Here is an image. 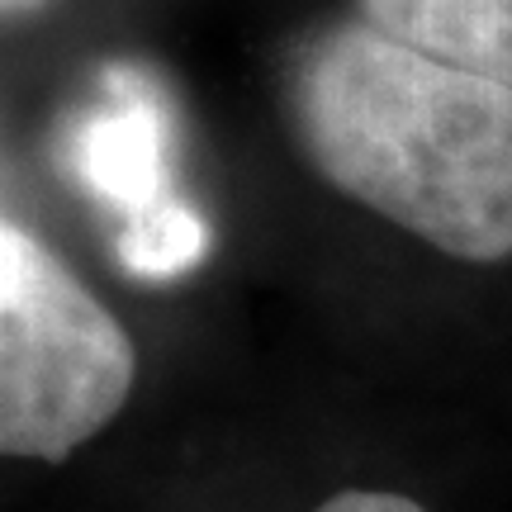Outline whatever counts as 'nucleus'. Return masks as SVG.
<instances>
[{"instance_id": "obj_2", "label": "nucleus", "mask_w": 512, "mask_h": 512, "mask_svg": "<svg viewBox=\"0 0 512 512\" xmlns=\"http://www.w3.org/2000/svg\"><path fill=\"white\" fill-rule=\"evenodd\" d=\"M138 356L34 233L0 219V456L62 460L133 394Z\"/></svg>"}, {"instance_id": "obj_6", "label": "nucleus", "mask_w": 512, "mask_h": 512, "mask_svg": "<svg viewBox=\"0 0 512 512\" xmlns=\"http://www.w3.org/2000/svg\"><path fill=\"white\" fill-rule=\"evenodd\" d=\"M318 512H427V508H418L413 498H403V494H337V498H328Z\"/></svg>"}, {"instance_id": "obj_4", "label": "nucleus", "mask_w": 512, "mask_h": 512, "mask_svg": "<svg viewBox=\"0 0 512 512\" xmlns=\"http://www.w3.org/2000/svg\"><path fill=\"white\" fill-rule=\"evenodd\" d=\"M370 29L512 86V0H356Z\"/></svg>"}, {"instance_id": "obj_1", "label": "nucleus", "mask_w": 512, "mask_h": 512, "mask_svg": "<svg viewBox=\"0 0 512 512\" xmlns=\"http://www.w3.org/2000/svg\"><path fill=\"white\" fill-rule=\"evenodd\" d=\"M290 124L342 195L460 261L512 256V86L361 24L294 53Z\"/></svg>"}, {"instance_id": "obj_3", "label": "nucleus", "mask_w": 512, "mask_h": 512, "mask_svg": "<svg viewBox=\"0 0 512 512\" xmlns=\"http://www.w3.org/2000/svg\"><path fill=\"white\" fill-rule=\"evenodd\" d=\"M67 166L91 195L128 219L171 204V119L147 81L114 72L100 105L67 133Z\"/></svg>"}, {"instance_id": "obj_5", "label": "nucleus", "mask_w": 512, "mask_h": 512, "mask_svg": "<svg viewBox=\"0 0 512 512\" xmlns=\"http://www.w3.org/2000/svg\"><path fill=\"white\" fill-rule=\"evenodd\" d=\"M204 247H209V228L185 200H171L119 228V261L133 275H147V280L190 271L204 256Z\"/></svg>"}, {"instance_id": "obj_7", "label": "nucleus", "mask_w": 512, "mask_h": 512, "mask_svg": "<svg viewBox=\"0 0 512 512\" xmlns=\"http://www.w3.org/2000/svg\"><path fill=\"white\" fill-rule=\"evenodd\" d=\"M48 0H0V19H15V15H29V10H43Z\"/></svg>"}]
</instances>
